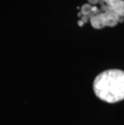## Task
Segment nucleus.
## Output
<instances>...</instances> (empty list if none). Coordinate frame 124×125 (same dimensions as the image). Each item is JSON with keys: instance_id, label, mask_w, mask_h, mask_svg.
Wrapping results in <instances>:
<instances>
[{"instance_id": "3", "label": "nucleus", "mask_w": 124, "mask_h": 125, "mask_svg": "<svg viewBox=\"0 0 124 125\" xmlns=\"http://www.w3.org/2000/svg\"><path fill=\"white\" fill-rule=\"evenodd\" d=\"M101 10H110L113 13H114L117 15H118L120 18L124 17V1L120 0L114 3L106 5L104 2L102 3Z\"/></svg>"}, {"instance_id": "5", "label": "nucleus", "mask_w": 124, "mask_h": 125, "mask_svg": "<svg viewBox=\"0 0 124 125\" xmlns=\"http://www.w3.org/2000/svg\"><path fill=\"white\" fill-rule=\"evenodd\" d=\"M103 2L106 5H110V4H112V3H114V2H117L120 0H102Z\"/></svg>"}, {"instance_id": "4", "label": "nucleus", "mask_w": 124, "mask_h": 125, "mask_svg": "<svg viewBox=\"0 0 124 125\" xmlns=\"http://www.w3.org/2000/svg\"><path fill=\"white\" fill-rule=\"evenodd\" d=\"M81 13L82 14V15H87V16H89V19L91 17H93L94 15H95L93 12H92V6L89 3L84 4L83 6L81 7Z\"/></svg>"}, {"instance_id": "1", "label": "nucleus", "mask_w": 124, "mask_h": 125, "mask_svg": "<svg viewBox=\"0 0 124 125\" xmlns=\"http://www.w3.org/2000/svg\"><path fill=\"white\" fill-rule=\"evenodd\" d=\"M96 96L107 103H116L124 99V71L108 70L102 72L94 81Z\"/></svg>"}, {"instance_id": "6", "label": "nucleus", "mask_w": 124, "mask_h": 125, "mask_svg": "<svg viewBox=\"0 0 124 125\" xmlns=\"http://www.w3.org/2000/svg\"><path fill=\"white\" fill-rule=\"evenodd\" d=\"M90 20V19H89V16H87V15H82V16H81V21H82V22L85 23H87L88 22V21Z\"/></svg>"}, {"instance_id": "2", "label": "nucleus", "mask_w": 124, "mask_h": 125, "mask_svg": "<svg viewBox=\"0 0 124 125\" xmlns=\"http://www.w3.org/2000/svg\"><path fill=\"white\" fill-rule=\"evenodd\" d=\"M89 20L93 28L95 29H102L105 26L114 27L118 24V22H123V18H120L110 10H102V12L91 17Z\"/></svg>"}, {"instance_id": "7", "label": "nucleus", "mask_w": 124, "mask_h": 125, "mask_svg": "<svg viewBox=\"0 0 124 125\" xmlns=\"http://www.w3.org/2000/svg\"><path fill=\"white\" fill-rule=\"evenodd\" d=\"M88 2H89V4L95 5L97 3V2H99V0H88Z\"/></svg>"}, {"instance_id": "8", "label": "nucleus", "mask_w": 124, "mask_h": 125, "mask_svg": "<svg viewBox=\"0 0 124 125\" xmlns=\"http://www.w3.org/2000/svg\"><path fill=\"white\" fill-rule=\"evenodd\" d=\"M77 23H78V25L80 26V27H81V26H82V25L84 24V23H83V22H82V21H81V20H79Z\"/></svg>"}]
</instances>
